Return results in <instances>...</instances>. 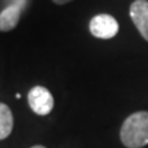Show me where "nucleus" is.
<instances>
[{"label": "nucleus", "instance_id": "nucleus-1", "mask_svg": "<svg viewBox=\"0 0 148 148\" xmlns=\"http://www.w3.org/2000/svg\"><path fill=\"white\" fill-rule=\"evenodd\" d=\"M121 141L127 148H143L148 144V111L127 116L121 127Z\"/></svg>", "mask_w": 148, "mask_h": 148}, {"label": "nucleus", "instance_id": "nucleus-2", "mask_svg": "<svg viewBox=\"0 0 148 148\" xmlns=\"http://www.w3.org/2000/svg\"><path fill=\"white\" fill-rule=\"evenodd\" d=\"M27 103L37 115H47L53 108V97L51 92L44 86H33L27 93Z\"/></svg>", "mask_w": 148, "mask_h": 148}, {"label": "nucleus", "instance_id": "nucleus-3", "mask_svg": "<svg viewBox=\"0 0 148 148\" xmlns=\"http://www.w3.org/2000/svg\"><path fill=\"white\" fill-rule=\"evenodd\" d=\"M89 30L92 36L103 40H108L116 36L119 30V25L114 16L108 14H97L89 22Z\"/></svg>", "mask_w": 148, "mask_h": 148}, {"label": "nucleus", "instance_id": "nucleus-4", "mask_svg": "<svg viewBox=\"0 0 148 148\" xmlns=\"http://www.w3.org/2000/svg\"><path fill=\"white\" fill-rule=\"evenodd\" d=\"M129 14L140 34L143 36L144 40L148 41V1L147 0H134L130 4Z\"/></svg>", "mask_w": 148, "mask_h": 148}, {"label": "nucleus", "instance_id": "nucleus-5", "mask_svg": "<svg viewBox=\"0 0 148 148\" xmlns=\"http://www.w3.org/2000/svg\"><path fill=\"white\" fill-rule=\"evenodd\" d=\"M26 4L23 3H11L0 12V32H10L15 29Z\"/></svg>", "mask_w": 148, "mask_h": 148}, {"label": "nucleus", "instance_id": "nucleus-6", "mask_svg": "<svg viewBox=\"0 0 148 148\" xmlns=\"http://www.w3.org/2000/svg\"><path fill=\"white\" fill-rule=\"evenodd\" d=\"M14 127V116L10 107L0 103V140H4L11 134Z\"/></svg>", "mask_w": 148, "mask_h": 148}, {"label": "nucleus", "instance_id": "nucleus-7", "mask_svg": "<svg viewBox=\"0 0 148 148\" xmlns=\"http://www.w3.org/2000/svg\"><path fill=\"white\" fill-rule=\"evenodd\" d=\"M55 4L58 5H63V4H67V3H70V1H73V0H52Z\"/></svg>", "mask_w": 148, "mask_h": 148}, {"label": "nucleus", "instance_id": "nucleus-8", "mask_svg": "<svg viewBox=\"0 0 148 148\" xmlns=\"http://www.w3.org/2000/svg\"><path fill=\"white\" fill-rule=\"evenodd\" d=\"M27 0H12V3H23V4H26Z\"/></svg>", "mask_w": 148, "mask_h": 148}, {"label": "nucleus", "instance_id": "nucleus-9", "mask_svg": "<svg viewBox=\"0 0 148 148\" xmlns=\"http://www.w3.org/2000/svg\"><path fill=\"white\" fill-rule=\"evenodd\" d=\"M30 148H45L44 145H33V147H30Z\"/></svg>", "mask_w": 148, "mask_h": 148}]
</instances>
